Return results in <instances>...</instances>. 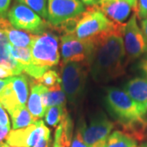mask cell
Instances as JSON below:
<instances>
[{"mask_svg":"<svg viewBox=\"0 0 147 147\" xmlns=\"http://www.w3.org/2000/svg\"><path fill=\"white\" fill-rule=\"evenodd\" d=\"M125 2H127L129 5L131 6V7L133 9V11L136 12L137 11V0H124Z\"/></svg>","mask_w":147,"mask_h":147,"instance_id":"35","label":"cell"},{"mask_svg":"<svg viewBox=\"0 0 147 147\" xmlns=\"http://www.w3.org/2000/svg\"><path fill=\"white\" fill-rule=\"evenodd\" d=\"M51 136V131L42 120H38L31 125L9 131L7 143L12 147H34L44 137Z\"/></svg>","mask_w":147,"mask_h":147,"instance_id":"12","label":"cell"},{"mask_svg":"<svg viewBox=\"0 0 147 147\" xmlns=\"http://www.w3.org/2000/svg\"><path fill=\"white\" fill-rule=\"evenodd\" d=\"M30 49L33 65L42 74L60 61L59 38L53 32L37 35Z\"/></svg>","mask_w":147,"mask_h":147,"instance_id":"4","label":"cell"},{"mask_svg":"<svg viewBox=\"0 0 147 147\" xmlns=\"http://www.w3.org/2000/svg\"><path fill=\"white\" fill-rule=\"evenodd\" d=\"M53 147H67L66 142L65 140V136L63 133V127L61 123L56 129L55 136H54V141H53Z\"/></svg>","mask_w":147,"mask_h":147,"instance_id":"25","label":"cell"},{"mask_svg":"<svg viewBox=\"0 0 147 147\" xmlns=\"http://www.w3.org/2000/svg\"><path fill=\"white\" fill-rule=\"evenodd\" d=\"M29 96V80L24 74L11 77L9 83L0 93V104L9 115L25 107Z\"/></svg>","mask_w":147,"mask_h":147,"instance_id":"8","label":"cell"},{"mask_svg":"<svg viewBox=\"0 0 147 147\" xmlns=\"http://www.w3.org/2000/svg\"><path fill=\"white\" fill-rule=\"evenodd\" d=\"M141 26H142V31H143V34H144V35H145V37H146V38L147 40V17L145 20L141 21Z\"/></svg>","mask_w":147,"mask_h":147,"instance_id":"34","label":"cell"},{"mask_svg":"<svg viewBox=\"0 0 147 147\" xmlns=\"http://www.w3.org/2000/svg\"><path fill=\"white\" fill-rule=\"evenodd\" d=\"M0 28L4 31L10 43L17 47H31L36 34L15 29L5 18H0Z\"/></svg>","mask_w":147,"mask_h":147,"instance_id":"14","label":"cell"},{"mask_svg":"<svg viewBox=\"0 0 147 147\" xmlns=\"http://www.w3.org/2000/svg\"><path fill=\"white\" fill-rule=\"evenodd\" d=\"M66 112L65 106L56 105L50 107L45 111V122L49 126L56 127L59 123L61 122V119Z\"/></svg>","mask_w":147,"mask_h":147,"instance_id":"22","label":"cell"},{"mask_svg":"<svg viewBox=\"0 0 147 147\" xmlns=\"http://www.w3.org/2000/svg\"><path fill=\"white\" fill-rule=\"evenodd\" d=\"M9 81H10V78L6 79H0V93L3 91V89L5 88L6 85L9 83Z\"/></svg>","mask_w":147,"mask_h":147,"instance_id":"36","label":"cell"},{"mask_svg":"<svg viewBox=\"0 0 147 147\" xmlns=\"http://www.w3.org/2000/svg\"><path fill=\"white\" fill-rule=\"evenodd\" d=\"M77 19L74 34L81 39L92 38L107 32L113 31L122 25L111 21L97 6L87 9Z\"/></svg>","mask_w":147,"mask_h":147,"instance_id":"3","label":"cell"},{"mask_svg":"<svg viewBox=\"0 0 147 147\" xmlns=\"http://www.w3.org/2000/svg\"><path fill=\"white\" fill-rule=\"evenodd\" d=\"M1 147H12V146H11L10 145H8L7 143H3V144L1 146Z\"/></svg>","mask_w":147,"mask_h":147,"instance_id":"37","label":"cell"},{"mask_svg":"<svg viewBox=\"0 0 147 147\" xmlns=\"http://www.w3.org/2000/svg\"><path fill=\"white\" fill-rule=\"evenodd\" d=\"M9 131H10V128L0 125V147L4 143L3 140L7 138Z\"/></svg>","mask_w":147,"mask_h":147,"instance_id":"31","label":"cell"},{"mask_svg":"<svg viewBox=\"0 0 147 147\" xmlns=\"http://www.w3.org/2000/svg\"><path fill=\"white\" fill-rule=\"evenodd\" d=\"M47 90V87L38 82L37 83L33 81L31 83V92L30 97L28 98L27 108L35 122L45 115L42 96Z\"/></svg>","mask_w":147,"mask_h":147,"instance_id":"16","label":"cell"},{"mask_svg":"<svg viewBox=\"0 0 147 147\" xmlns=\"http://www.w3.org/2000/svg\"><path fill=\"white\" fill-rule=\"evenodd\" d=\"M51 144H52L51 136H48V137L42 138V140L34 147H50Z\"/></svg>","mask_w":147,"mask_h":147,"instance_id":"32","label":"cell"},{"mask_svg":"<svg viewBox=\"0 0 147 147\" xmlns=\"http://www.w3.org/2000/svg\"><path fill=\"white\" fill-rule=\"evenodd\" d=\"M113 128L114 123L101 112L93 116L88 124L82 122L78 127L84 141L91 147H104Z\"/></svg>","mask_w":147,"mask_h":147,"instance_id":"9","label":"cell"},{"mask_svg":"<svg viewBox=\"0 0 147 147\" xmlns=\"http://www.w3.org/2000/svg\"><path fill=\"white\" fill-rule=\"evenodd\" d=\"M16 3L27 6L43 19L47 18V0H16Z\"/></svg>","mask_w":147,"mask_h":147,"instance_id":"23","label":"cell"},{"mask_svg":"<svg viewBox=\"0 0 147 147\" xmlns=\"http://www.w3.org/2000/svg\"><path fill=\"white\" fill-rule=\"evenodd\" d=\"M37 81L47 88H51L56 84L61 83V79L60 78V75L57 73V71L50 69L46 71L41 78L37 79Z\"/></svg>","mask_w":147,"mask_h":147,"instance_id":"24","label":"cell"},{"mask_svg":"<svg viewBox=\"0 0 147 147\" xmlns=\"http://www.w3.org/2000/svg\"><path fill=\"white\" fill-rule=\"evenodd\" d=\"M61 87V83H59L53 87L47 88L44 92L42 96V102L45 111L48 108L56 105L65 106L66 96Z\"/></svg>","mask_w":147,"mask_h":147,"instance_id":"19","label":"cell"},{"mask_svg":"<svg viewBox=\"0 0 147 147\" xmlns=\"http://www.w3.org/2000/svg\"><path fill=\"white\" fill-rule=\"evenodd\" d=\"M123 26V24L113 31L92 38L95 50L89 69L96 82L107 83L125 72L126 52L122 34Z\"/></svg>","mask_w":147,"mask_h":147,"instance_id":"1","label":"cell"},{"mask_svg":"<svg viewBox=\"0 0 147 147\" xmlns=\"http://www.w3.org/2000/svg\"><path fill=\"white\" fill-rule=\"evenodd\" d=\"M104 147H137V141L126 132L115 131L109 136Z\"/></svg>","mask_w":147,"mask_h":147,"instance_id":"20","label":"cell"},{"mask_svg":"<svg viewBox=\"0 0 147 147\" xmlns=\"http://www.w3.org/2000/svg\"><path fill=\"white\" fill-rule=\"evenodd\" d=\"M87 67L80 63L63 65L61 69V86L69 103L77 106L83 100L86 88Z\"/></svg>","mask_w":147,"mask_h":147,"instance_id":"5","label":"cell"},{"mask_svg":"<svg viewBox=\"0 0 147 147\" xmlns=\"http://www.w3.org/2000/svg\"><path fill=\"white\" fill-rule=\"evenodd\" d=\"M9 53L11 57L21 65L23 70L30 76L37 80L43 75L33 65L30 47H17L11 44L9 46Z\"/></svg>","mask_w":147,"mask_h":147,"instance_id":"15","label":"cell"},{"mask_svg":"<svg viewBox=\"0 0 147 147\" xmlns=\"http://www.w3.org/2000/svg\"><path fill=\"white\" fill-rule=\"evenodd\" d=\"M10 116L13 130L26 127L35 122L26 106L14 110L10 114Z\"/></svg>","mask_w":147,"mask_h":147,"instance_id":"21","label":"cell"},{"mask_svg":"<svg viewBox=\"0 0 147 147\" xmlns=\"http://www.w3.org/2000/svg\"><path fill=\"white\" fill-rule=\"evenodd\" d=\"M0 125L11 128L10 121L7 114L6 113L4 108L3 107V105L0 104Z\"/></svg>","mask_w":147,"mask_h":147,"instance_id":"28","label":"cell"},{"mask_svg":"<svg viewBox=\"0 0 147 147\" xmlns=\"http://www.w3.org/2000/svg\"><path fill=\"white\" fill-rule=\"evenodd\" d=\"M140 147H147V144H145V145H142Z\"/></svg>","mask_w":147,"mask_h":147,"instance_id":"38","label":"cell"},{"mask_svg":"<svg viewBox=\"0 0 147 147\" xmlns=\"http://www.w3.org/2000/svg\"><path fill=\"white\" fill-rule=\"evenodd\" d=\"M62 65L76 62L89 67L93 57V38L81 39L74 34H65L61 37Z\"/></svg>","mask_w":147,"mask_h":147,"instance_id":"6","label":"cell"},{"mask_svg":"<svg viewBox=\"0 0 147 147\" xmlns=\"http://www.w3.org/2000/svg\"><path fill=\"white\" fill-rule=\"evenodd\" d=\"M69 147H91L88 144H86V142H84L81 132L79 129L77 128V130L75 131L74 134L73 135L72 140L70 142V144Z\"/></svg>","mask_w":147,"mask_h":147,"instance_id":"27","label":"cell"},{"mask_svg":"<svg viewBox=\"0 0 147 147\" xmlns=\"http://www.w3.org/2000/svg\"><path fill=\"white\" fill-rule=\"evenodd\" d=\"M10 45L11 43L6 34L0 28V66L10 69L14 75L17 76L20 75L24 70L21 65L11 57L9 53Z\"/></svg>","mask_w":147,"mask_h":147,"instance_id":"18","label":"cell"},{"mask_svg":"<svg viewBox=\"0 0 147 147\" xmlns=\"http://www.w3.org/2000/svg\"><path fill=\"white\" fill-rule=\"evenodd\" d=\"M11 0H0V18H5L9 11Z\"/></svg>","mask_w":147,"mask_h":147,"instance_id":"29","label":"cell"},{"mask_svg":"<svg viewBox=\"0 0 147 147\" xmlns=\"http://www.w3.org/2000/svg\"><path fill=\"white\" fill-rule=\"evenodd\" d=\"M98 7L111 21L119 24L126 21L132 9L124 0H99Z\"/></svg>","mask_w":147,"mask_h":147,"instance_id":"13","label":"cell"},{"mask_svg":"<svg viewBox=\"0 0 147 147\" xmlns=\"http://www.w3.org/2000/svg\"><path fill=\"white\" fill-rule=\"evenodd\" d=\"M105 107L110 115L136 140H142L147 127V111L127 95L124 90L108 88L105 90Z\"/></svg>","mask_w":147,"mask_h":147,"instance_id":"2","label":"cell"},{"mask_svg":"<svg viewBox=\"0 0 147 147\" xmlns=\"http://www.w3.org/2000/svg\"><path fill=\"white\" fill-rule=\"evenodd\" d=\"M137 17L142 21L147 17V0H137Z\"/></svg>","mask_w":147,"mask_h":147,"instance_id":"26","label":"cell"},{"mask_svg":"<svg viewBox=\"0 0 147 147\" xmlns=\"http://www.w3.org/2000/svg\"><path fill=\"white\" fill-rule=\"evenodd\" d=\"M84 5L89 6V7H94V6H98V1L99 0H80Z\"/></svg>","mask_w":147,"mask_h":147,"instance_id":"33","label":"cell"},{"mask_svg":"<svg viewBox=\"0 0 147 147\" xmlns=\"http://www.w3.org/2000/svg\"><path fill=\"white\" fill-rule=\"evenodd\" d=\"M80 0H47V21L53 26H61L86 11Z\"/></svg>","mask_w":147,"mask_h":147,"instance_id":"11","label":"cell"},{"mask_svg":"<svg viewBox=\"0 0 147 147\" xmlns=\"http://www.w3.org/2000/svg\"><path fill=\"white\" fill-rule=\"evenodd\" d=\"M7 20L15 29L33 34H42L51 26L35 11L19 3H14L7 12Z\"/></svg>","mask_w":147,"mask_h":147,"instance_id":"7","label":"cell"},{"mask_svg":"<svg viewBox=\"0 0 147 147\" xmlns=\"http://www.w3.org/2000/svg\"><path fill=\"white\" fill-rule=\"evenodd\" d=\"M138 68L141 69L142 74L147 79V54H146L140 61V62L138 64Z\"/></svg>","mask_w":147,"mask_h":147,"instance_id":"30","label":"cell"},{"mask_svg":"<svg viewBox=\"0 0 147 147\" xmlns=\"http://www.w3.org/2000/svg\"><path fill=\"white\" fill-rule=\"evenodd\" d=\"M122 34L128 60L137 59L147 54V40L142 28L137 24L136 13L123 24Z\"/></svg>","mask_w":147,"mask_h":147,"instance_id":"10","label":"cell"},{"mask_svg":"<svg viewBox=\"0 0 147 147\" xmlns=\"http://www.w3.org/2000/svg\"><path fill=\"white\" fill-rule=\"evenodd\" d=\"M123 90L147 111V79L136 77L124 84Z\"/></svg>","mask_w":147,"mask_h":147,"instance_id":"17","label":"cell"}]
</instances>
